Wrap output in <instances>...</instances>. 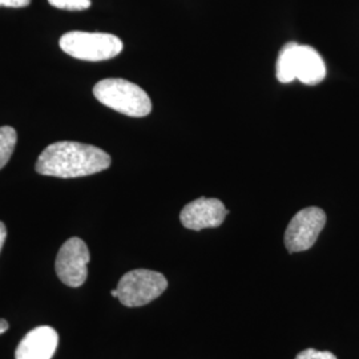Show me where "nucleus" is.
<instances>
[{"label":"nucleus","instance_id":"obj_1","mask_svg":"<svg viewBox=\"0 0 359 359\" xmlns=\"http://www.w3.org/2000/svg\"><path fill=\"white\" fill-rule=\"evenodd\" d=\"M111 165V156L90 144L57 142L48 145L35 169L39 175L59 179H76L103 172Z\"/></svg>","mask_w":359,"mask_h":359},{"label":"nucleus","instance_id":"obj_2","mask_svg":"<svg viewBox=\"0 0 359 359\" xmlns=\"http://www.w3.org/2000/svg\"><path fill=\"white\" fill-rule=\"evenodd\" d=\"M93 95L100 103L118 114L144 117L152 111L151 97L137 84L124 79H104L93 87Z\"/></svg>","mask_w":359,"mask_h":359},{"label":"nucleus","instance_id":"obj_3","mask_svg":"<svg viewBox=\"0 0 359 359\" xmlns=\"http://www.w3.org/2000/svg\"><path fill=\"white\" fill-rule=\"evenodd\" d=\"M59 44L67 55L86 62L109 60L123 51V41L112 34L104 32H67Z\"/></svg>","mask_w":359,"mask_h":359},{"label":"nucleus","instance_id":"obj_4","mask_svg":"<svg viewBox=\"0 0 359 359\" xmlns=\"http://www.w3.org/2000/svg\"><path fill=\"white\" fill-rule=\"evenodd\" d=\"M168 287L167 278L154 270L136 269L126 273L117 285L118 301L127 308H140L154 301Z\"/></svg>","mask_w":359,"mask_h":359},{"label":"nucleus","instance_id":"obj_5","mask_svg":"<svg viewBox=\"0 0 359 359\" xmlns=\"http://www.w3.org/2000/svg\"><path fill=\"white\" fill-rule=\"evenodd\" d=\"M326 224V213L321 208L310 206L299 210L285 231V246L290 253L305 252L316 244Z\"/></svg>","mask_w":359,"mask_h":359},{"label":"nucleus","instance_id":"obj_6","mask_svg":"<svg viewBox=\"0 0 359 359\" xmlns=\"http://www.w3.org/2000/svg\"><path fill=\"white\" fill-rule=\"evenodd\" d=\"M90 250L87 244L77 237L67 240L60 248L55 269L59 280L69 287H80L87 281L90 262Z\"/></svg>","mask_w":359,"mask_h":359},{"label":"nucleus","instance_id":"obj_7","mask_svg":"<svg viewBox=\"0 0 359 359\" xmlns=\"http://www.w3.org/2000/svg\"><path fill=\"white\" fill-rule=\"evenodd\" d=\"M228 213L221 200L200 197L182 208L180 221L187 229L198 231L217 228L225 221Z\"/></svg>","mask_w":359,"mask_h":359},{"label":"nucleus","instance_id":"obj_8","mask_svg":"<svg viewBox=\"0 0 359 359\" xmlns=\"http://www.w3.org/2000/svg\"><path fill=\"white\" fill-rule=\"evenodd\" d=\"M59 345V335L51 326H39L20 341L16 359H52Z\"/></svg>","mask_w":359,"mask_h":359},{"label":"nucleus","instance_id":"obj_9","mask_svg":"<svg viewBox=\"0 0 359 359\" xmlns=\"http://www.w3.org/2000/svg\"><path fill=\"white\" fill-rule=\"evenodd\" d=\"M294 76L306 86H317L325 79L326 65L316 48L295 43Z\"/></svg>","mask_w":359,"mask_h":359},{"label":"nucleus","instance_id":"obj_10","mask_svg":"<svg viewBox=\"0 0 359 359\" xmlns=\"http://www.w3.org/2000/svg\"><path fill=\"white\" fill-rule=\"evenodd\" d=\"M294 41L285 44L277 59V79L283 83L294 81Z\"/></svg>","mask_w":359,"mask_h":359},{"label":"nucleus","instance_id":"obj_11","mask_svg":"<svg viewBox=\"0 0 359 359\" xmlns=\"http://www.w3.org/2000/svg\"><path fill=\"white\" fill-rule=\"evenodd\" d=\"M16 140H18V135L13 127H8V126L0 127V169H3L4 165L10 161L16 145Z\"/></svg>","mask_w":359,"mask_h":359},{"label":"nucleus","instance_id":"obj_12","mask_svg":"<svg viewBox=\"0 0 359 359\" xmlns=\"http://www.w3.org/2000/svg\"><path fill=\"white\" fill-rule=\"evenodd\" d=\"M48 3L67 11H84L90 7V0H48Z\"/></svg>","mask_w":359,"mask_h":359},{"label":"nucleus","instance_id":"obj_13","mask_svg":"<svg viewBox=\"0 0 359 359\" xmlns=\"http://www.w3.org/2000/svg\"><path fill=\"white\" fill-rule=\"evenodd\" d=\"M295 359H337L330 351H318L316 348H306L301 351Z\"/></svg>","mask_w":359,"mask_h":359},{"label":"nucleus","instance_id":"obj_14","mask_svg":"<svg viewBox=\"0 0 359 359\" xmlns=\"http://www.w3.org/2000/svg\"><path fill=\"white\" fill-rule=\"evenodd\" d=\"M31 0H0V7H13V8H22L27 7Z\"/></svg>","mask_w":359,"mask_h":359},{"label":"nucleus","instance_id":"obj_15","mask_svg":"<svg viewBox=\"0 0 359 359\" xmlns=\"http://www.w3.org/2000/svg\"><path fill=\"white\" fill-rule=\"evenodd\" d=\"M6 237H7V228H6V225L0 221V252H1V248H3V245H4V241H6Z\"/></svg>","mask_w":359,"mask_h":359},{"label":"nucleus","instance_id":"obj_16","mask_svg":"<svg viewBox=\"0 0 359 359\" xmlns=\"http://www.w3.org/2000/svg\"><path fill=\"white\" fill-rule=\"evenodd\" d=\"M8 329H10V325H8V322L6 321V320H1V318H0V335H1L3 333H6Z\"/></svg>","mask_w":359,"mask_h":359},{"label":"nucleus","instance_id":"obj_17","mask_svg":"<svg viewBox=\"0 0 359 359\" xmlns=\"http://www.w3.org/2000/svg\"><path fill=\"white\" fill-rule=\"evenodd\" d=\"M111 294H112V297H115V298H117V297H118V292H117V289H115V290H112V292H111Z\"/></svg>","mask_w":359,"mask_h":359}]
</instances>
